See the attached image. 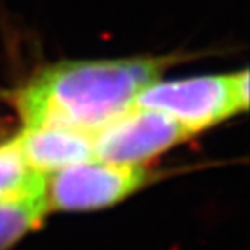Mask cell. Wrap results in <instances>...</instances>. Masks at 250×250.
<instances>
[{
    "mask_svg": "<svg viewBox=\"0 0 250 250\" xmlns=\"http://www.w3.org/2000/svg\"><path fill=\"white\" fill-rule=\"evenodd\" d=\"M177 56L62 61L10 94L24 127H62L93 135L133 107L138 94Z\"/></svg>",
    "mask_w": 250,
    "mask_h": 250,
    "instance_id": "6da1fadb",
    "label": "cell"
},
{
    "mask_svg": "<svg viewBox=\"0 0 250 250\" xmlns=\"http://www.w3.org/2000/svg\"><path fill=\"white\" fill-rule=\"evenodd\" d=\"M133 106L172 117L192 135L249 107V72L153 82Z\"/></svg>",
    "mask_w": 250,
    "mask_h": 250,
    "instance_id": "7a4b0ae2",
    "label": "cell"
},
{
    "mask_svg": "<svg viewBox=\"0 0 250 250\" xmlns=\"http://www.w3.org/2000/svg\"><path fill=\"white\" fill-rule=\"evenodd\" d=\"M145 166L89 159L47 176L49 211H91L112 207L151 181Z\"/></svg>",
    "mask_w": 250,
    "mask_h": 250,
    "instance_id": "3957f363",
    "label": "cell"
},
{
    "mask_svg": "<svg viewBox=\"0 0 250 250\" xmlns=\"http://www.w3.org/2000/svg\"><path fill=\"white\" fill-rule=\"evenodd\" d=\"M192 133L163 112L133 106L93 135L94 159L142 166Z\"/></svg>",
    "mask_w": 250,
    "mask_h": 250,
    "instance_id": "277c9868",
    "label": "cell"
},
{
    "mask_svg": "<svg viewBox=\"0 0 250 250\" xmlns=\"http://www.w3.org/2000/svg\"><path fill=\"white\" fill-rule=\"evenodd\" d=\"M26 161L44 176L94 159L93 137L62 127H24L17 137Z\"/></svg>",
    "mask_w": 250,
    "mask_h": 250,
    "instance_id": "5b68a950",
    "label": "cell"
},
{
    "mask_svg": "<svg viewBox=\"0 0 250 250\" xmlns=\"http://www.w3.org/2000/svg\"><path fill=\"white\" fill-rule=\"evenodd\" d=\"M47 176L26 161L15 137L0 145V200H15L46 192Z\"/></svg>",
    "mask_w": 250,
    "mask_h": 250,
    "instance_id": "8992f818",
    "label": "cell"
},
{
    "mask_svg": "<svg viewBox=\"0 0 250 250\" xmlns=\"http://www.w3.org/2000/svg\"><path fill=\"white\" fill-rule=\"evenodd\" d=\"M49 213L46 192L31 197L0 200V250H8L36 229Z\"/></svg>",
    "mask_w": 250,
    "mask_h": 250,
    "instance_id": "52a82bcc",
    "label": "cell"
}]
</instances>
